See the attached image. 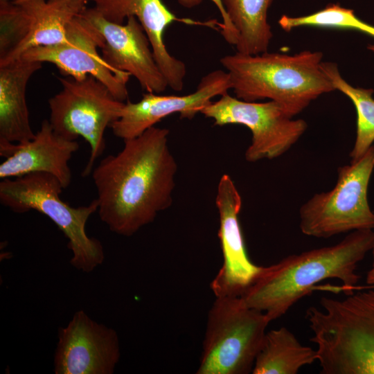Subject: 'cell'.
I'll return each instance as SVG.
<instances>
[{
    "mask_svg": "<svg viewBox=\"0 0 374 374\" xmlns=\"http://www.w3.org/2000/svg\"><path fill=\"white\" fill-rule=\"evenodd\" d=\"M305 318L322 374H374V290L323 296Z\"/></svg>",
    "mask_w": 374,
    "mask_h": 374,
    "instance_id": "obj_4",
    "label": "cell"
},
{
    "mask_svg": "<svg viewBox=\"0 0 374 374\" xmlns=\"http://www.w3.org/2000/svg\"><path fill=\"white\" fill-rule=\"evenodd\" d=\"M62 89L48 100L49 122L62 136L76 140L82 137L90 145V156L82 172L87 177L105 149L106 128L118 120L125 102L91 75L83 80L58 78Z\"/></svg>",
    "mask_w": 374,
    "mask_h": 374,
    "instance_id": "obj_8",
    "label": "cell"
},
{
    "mask_svg": "<svg viewBox=\"0 0 374 374\" xmlns=\"http://www.w3.org/2000/svg\"><path fill=\"white\" fill-rule=\"evenodd\" d=\"M368 48L374 52V45L369 46Z\"/></svg>",
    "mask_w": 374,
    "mask_h": 374,
    "instance_id": "obj_26",
    "label": "cell"
},
{
    "mask_svg": "<svg viewBox=\"0 0 374 374\" xmlns=\"http://www.w3.org/2000/svg\"><path fill=\"white\" fill-rule=\"evenodd\" d=\"M322 57L321 52L311 51L294 55L236 51L220 62L236 98L247 102L268 98L293 118L319 96L335 90L321 69Z\"/></svg>",
    "mask_w": 374,
    "mask_h": 374,
    "instance_id": "obj_3",
    "label": "cell"
},
{
    "mask_svg": "<svg viewBox=\"0 0 374 374\" xmlns=\"http://www.w3.org/2000/svg\"><path fill=\"white\" fill-rule=\"evenodd\" d=\"M231 89L226 71L215 70L201 79L195 91L184 96H161L148 92L136 103H125L121 117L110 126L113 134L123 141L135 138L171 114L192 119L215 96Z\"/></svg>",
    "mask_w": 374,
    "mask_h": 374,
    "instance_id": "obj_14",
    "label": "cell"
},
{
    "mask_svg": "<svg viewBox=\"0 0 374 374\" xmlns=\"http://www.w3.org/2000/svg\"><path fill=\"white\" fill-rule=\"evenodd\" d=\"M78 149L76 140H69L58 134L49 120H44L30 141L0 148V156L6 159L0 164V178L45 172L55 177L66 188L72 178L69 162Z\"/></svg>",
    "mask_w": 374,
    "mask_h": 374,
    "instance_id": "obj_15",
    "label": "cell"
},
{
    "mask_svg": "<svg viewBox=\"0 0 374 374\" xmlns=\"http://www.w3.org/2000/svg\"><path fill=\"white\" fill-rule=\"evenodd\" d=\"M82 15L103 38L100 50L103 60L113 69L134 76L150 93H159L168 87L159 69L143 26L134 16L118 24L104 18L93 7L85 8Z\"/></svg>",
    "mask_w": 374,
    "mask_h": 374,
    "instance_id": "obj_12",
    "label": "cell"
},
{
    "mask_svg": "<svg viewBox=\"0 0 374 374\" xmlns=\"http://www.w3.org/2000/svg\"><path fill=\"white\" fill-rule=\"evenodd\" d=\"M200 113L211 118L215 125L240 124L252 134L245 159L256 162L278 157L289 150L305 132L303 119H292L277 103L247 102L228 93L211 101Z\"/></svg>",
    "mask_w": 374,
    "mask_h": 374,
    "instance_id": "obj_9",
    "label": "cell"
},
{
    "mask_svg": "<svg viewBox=\"0 0 374 374\" xmlns=\"http://www.w3.org/2000/svg\"><path fill=\"white\" fill-rule=\"evenodd\" d=\"M94 9L107 20L122 24L134 16L150 40L156 62L168 84L177 89L184 84L186 64L172 55L166 48L164 33L172 22L180 21L161 0H91Z\"/></svg>",
    "mask_w": 374,
    "mask_h": 374,
    "instance_id": "obj_16",
    "label": "cell"
},
{
    "mask_svg": "<svg viewBox=\"0 0 374 374\" xmlns=\"http://www.w3.org/2000/svg\"><path fill=\"white\" fill-rule=\"evenodd\" d=\"M64 188L53 175L33 172L0 182V202L11 211L23 213L34 210L47 216L68 240L71 251L70 264L90 273L105 260L101 242L86 233L89 217L98 211L97 199L87 206L72 207L62 200Z\"/></svg>",
    "mask_w": 374,
    "mask_h": 374,
    "instance_id": "obj_5",
    "label": "cell"
},
{
    "mask_svg": "<svg viewBox=\"0 0 374 374\" xmlns=\"http://www.w3.org/2000/svg\"><path fill=\"white\" fill-rule=\"evenodd\" d=\"M271 322L267 314L247 306L240 297H216L207 319L197 374L252 372Z\"/></svg>",
    "mask_w": 374,
    "mask_h": 374,
    "instance_id": "obj_6",
    "label": "cell"
},
{
    "mask_svg": "<svg viewBox=\"0 0 374 374\" xmlns=\"http://www.w3.org/2000/svg\"><path fill=\"white\" fill-rule=\"evenodd\" d=\"M17 0H0V2H15Z\"/></svg>",
    "mask_w": 374,
    "mask_h": 374,
    "instance_id": "obj_25",
    "label": "cell"
},
{
    "mask_svg": "<svg viewBox=\"0 0 374 374\" xmlns=\"http://www.w3.org/2000/svg\"><path fill=\"white\" fill-rule=\"evenodd\" d=\"M42 63L19 57L0 65V148L32 139L27 84Z\"/></svg>",
    "mask_w": 374,
    "mask_h": 374,
    "instance_id": "obj_17",
    "label": "cell"
},
{
    "mask_svg": "<svg viewBox=\"0 0 374 374\" xmlns=\"http://www.w3.org/2000/svg\"><path fill=\"white\" fill-rule=\"evenodd\" d=\"M25 1L28 2L30 11L29 33L9 62L20 57L29 48L66 42L68 24L82 12L89 0Z\"/></svg>",
    "mask_w": 374,
    "mask_h": 374,
    "instance_id": "obj_18",
    "label": "cell"
},
{
    "mask_svg": "<svg viewBox=\"0 0 374 374\" xmlns=\"http://www.w3.org/2000/svg\"><path fill=\"white\" fill-rule=\"evenodd\" d=\"M321 69L330 80L335 90L348 96L357 111V136L350 152L351 161L363 156L374 142V99L373 90L354 87L341 75L337 65L330 62H322Z\"/></svg>",
    "mask_w": 374,
    "mask_h": 374,
    "instance_id": "obj_21",
    "label": "cell"
},
{
    "mask_svg": "<svg viewBox=\"0 0 374 374\" xmlns=\"http://www.w3.org/2000/svg\"><path fill=\"white\" fill-rule=\"evenodd\" d=\"M374 169V145L358 159L339 168L334 188L314 194L299 210V227L308 236L328 238L342 233L374 229L367 197Z\"/></svg>",
    "mask_w": 374,
    "mask_h": 374,
    "instance_id": "obj_7",
    "label": "cell"
},
{
    "mask_svg": "<svg viewBox=\"0 0 374 374\" xmlns=\"http://www.w3.org/2000/svg\"><path fill=\"white\" fill-rule=\"evenodd\" d=\"M371 251L373 253V263L371 265V268L367 273L366 280L368 285H371L372 287L374 288V247Z\"/></svg>",
    "mask_w": 374,
    "mask_h": 374,
    "instance_id": "obj_24",
    "label": "cell"
},
{
    "mask_svg": "<svg viewBox=\"0 0 374 374\" xmlns=\"http://www.w3.org/2000/svg\"><path fill=\"white\" fill-rule=\"evenodd\" d=\"M121 357L119 339L112 328L76 311L57 331L55 374H112Z\"/></svg>",
    "mask_w": 374,
    "mask_h": 374,
    "instance_id": "obj_11",
    "label": "cell"
},
{
    "mask_svg": "<svg viewBox=\"0 0 374 374\" xmlns=\"http://www.w3.org/2000/svg\"><path fill=\"white\" fill-rule=\"evenodd\" d=\"M273 0H222L226 13L236 29V51L260 54L267 51L273 37L267 21Z\"/></svg>",
    "mask_w": 374,
    "mask_h": 374,
    "instance_id": "obj_20",
    "label": "cell"
},
{
    "mask_svg": "<svg viewBox=\"0 0 374 374\" xmlns=\"http://www.w3.org/2000/svg\"><path fill=\"white\" fill-rule=\"evenodd\" d=\"M215 204L223 263L211 283V289L215 297H240L254 282L262 266L255 265L248 257L238 219L241 196L226 174L219 181Z\"/></svg>",
    "mask_w": 374,
    "mask_h": 374,
    "instance_id": "obj_13",
    "label": "cell"
},
{
    "mask_svg": "<svg viewBox=\"0 0 374 374\" xmlns=\"http://www.w3.org/2000/svg\"><path fill=\"white\" fill-rule=\"evenodd\" d=\"M168 134L151 127L92 170L98 215L113 233L132 236L171 206L177 164Z\"/></svg>",
    "mask_w": 374,
    "mask_h": 374,
    "instance_id": "obj_1",
    "label": "cell"
},
{
    "mask_svg": "<svg viewBox=\"0 0 374 374\" xmlns=\"http://www.w3.org/2000/svg\"><path fill=\"white\" fill-rule=\"evenodd\" d=\"M316 360V350L302 345L289 329L280 327L266 332L251 373L296 374Z\"/></svg>",
    "mask_w": 374,
    "mask_h": 374,
    "instance_id": "obj_19",
    "label": "cell"
},
{
    "mask_svg": "<svg viewBox=\"0 0 374 374\" xmlns=\"http://www.w3.org/2000/svg\"><path fill=\"white\" fill-rule=\"evenodd\" d=\"M65 42L28 49L20 57L55 65L62 74L75 80L91 75L103 83L120 101L128 98L127 83L131 76L110 66L98 48L103 38L95 26L80 12L67 26Z\"/></svg>",
    "mask_w": 374,
    "mask_h": 374,
    "instance_id": "obj_10",
    "label": "cell"
},
{
    "mask_svg": "<svg viewBox=\"0 0 374 374\" xmlns=\"http://www.w3.org/2000/svg\"><path fill=\"white\" fill-rule=\"evenodd\" d=\"M27 1V0H17L15 1V3H21V2H23V1ZM89 1H91V0H89Z\"/></svg>",
    "mask_w": 374,
    "mask_h": 374,
    "instance_id": "obj_27",
    "label": "cell"
},
{
    "mask_svg": "<svg viewBox=\"0 0 374 374\" xmlns=\"http://www.w3.org/2000/svg\"><path fill=\"white\" fill-rule=\"evenodd\" d=\"M278 24L286 32L301 26L339 28L356 30L374 37L373 26L358 18L353 10L342 7L339 3H329L323 9L308 15L291 17L284 15L279 19Z\"/></svg>",
    "mask_w": 374,
    "mask_h": 374,
    "instance_id": "obj_22",
    "label": "cell"
},
{
    "mask_svg": "<svg viewBox=\"0 0 374 374\" xmlns=\"http://www.w3.org/2000/svg\"><path fill=\"white\" fill-rule=\"evenodd\" d=\"M373 247L374 229H364L350 232L334 245L290 255L262 267L240 298L272 321L324 280L338 279L345 287L353 288L359 279L358 264Z\"/></svg>",
    "mask_w": 374,
    "mask_h": 374,
    "instance_id": "obj_2",
    "label": "cell"
},
{
    "mask_svg": "<svg viewBox=\"0 0 374 374\" xmlns=\"http://www.w3.org/2000/svg\"><path fill=\"white\" fill-rule=\"evenodd\" d=\"M211 1L218 9L222 19V22L220 24L222 37L227 43L235 46L238 39V34L226 13L222 0ZM178 1L183 6L190 8L199 4L202 0H178Z\"/></svg>",
    "mask_w": 374,
    "mask_h": 374,
    "instance_id": "obj_23",
    "label": "cell"
}]
</instances>
